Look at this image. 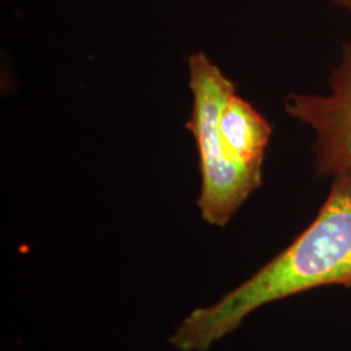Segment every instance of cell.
Instances as JSON below:
<instances>
[{"instance_id":"obj_1","label":"cell","mask_w":351,"mask_h":351,"mask_svg":"<svg viewBox=\"0 0 351 351\" xmlns=\"http://www.w3.org/2000/svg\"><path fill=\"white\" fill-rule=\"evenodd\" d=\"M328 285L351 289V172L333 178L314 221L285 250L213 306L193 310L169 342L207 351L264 304Z\"/></svg>"},{"instance_id":"obj_2","label":"cell","mask_w":351,"mask_h":351,"mask_svg":"<svg viewBox=\"0 0 351 351\" xmlns=\"http://www.w3.org/2000/svg\"><path fill=\"white\" fill-rule=\"evenodd\" d=\"M188 63L194 104L186 126L197 142L202 175L197 204L206 223L226 226L261 186L262 175L232 163L221 145L220 113L228 98L237 93L236 84L203 52L190 55Z\"/></svg>"},{"instance_id":"obj_3","label":"cell","mask_w":351,"mask_h":351,"mask_svg":"<svg viewBox=\"0 0 351 351\" xmlns=\"http://www.w3.org/2000/svg\"><path fill=\"white\" fill-rule=\"evenodd\" d=\"M328 94H290L285 111L315 133V169L319 177L351 172V40L328 78Z\"/></svg>"},{"instance_id":"obj_4","label":"cell","mask_w":351,"mask_h":351,"mask_svg":"<svg viewBox=\"0 0 351 351\" xmlns=\"http://www.w3.org/2000/svg\"><path fill=\"white\" fill-rule=\"evenodd\" d=\"M219 132L226 158L239 167L262 175L264 155L272 128L237 93L228 98L221 110Z\"/></svg>"},{"instance_id":"obj_5","label":"cell","mask_w":351,"mask_h":351,"mask_svg":"<svg viewBox=\"0 0 351 351\" xmlns=\"http://www.w3.org/2000/svg\"><path fill=\"white\" fill-rule=\"evenodd\" d=\"M335 5H337L339 8L345 10L346 12L350 13L351 16V0H330Z\"/></svg>"}]
</instances>
